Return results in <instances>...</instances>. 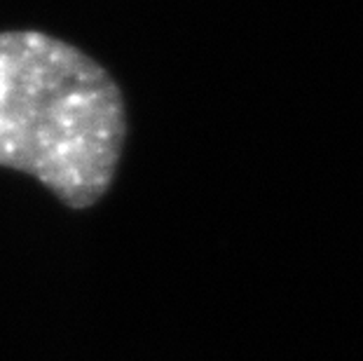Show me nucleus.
<instances>
[{
	"instance_id": "f257e3e1",
	"label": "nucleus",
	"mask_w": 363,
	"mask_h": 361,
	"mask_svg": "<svg viewBox=\"0 0 363 361\" xmlns=\"http://www.w3.org/2000/svg\"><path fill=\"white\" fill-rule=\"evenodd\" d=\"M125 139L122 91L101 64L38 30L0 33V167L89 209L113 186Z\"/></svg>"
}]
</instances>
